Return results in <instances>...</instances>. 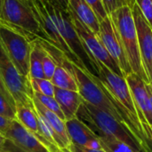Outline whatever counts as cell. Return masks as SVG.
<instances>
[{"label":"cell","mask_w":152,"mask_h":152,"mask_svg":"<svg viewBox=\"0 0 152 152\" xmlns=\"http://www.w3.org/2000/svg\"><path fill=\"white\" fill-rule=\"evenodd\" d=\"M0 19L24 32L32 41L41 39L47 42L28 0H3Z\"/></svg>","instance_id":"3"},{"label":"cell","mask_w":152,"mask_h":152,"mask_svg":"<svg viewBox=\"0 0 152 152\" xmlns=\"http://www.w3.org/2000/svg\"><path fill=\"white\" fill-rule=\"evenodd\" d=\"M0 40L19 73L28 77L33 41L20 29L0 19Z\"/></svg>","instance_id":"4"},{"label":"cell","mask_w":152,"mask_h":152,"mask_svg":"<svg viewBox=\"0 0 152 152\" xmlns=\"http://www.w3.org/2000/svg\"><path fill=\"white\" fill-rule=\"evenodd\" d=\"M33 103H34L36 111L45 119V121L49 124V126L53 130L54 134H56V136L60 142L61 150L69 149V147L71 145V142H70L68 133H67L65 121L62 120L61 118H59L55 113L52 112L51 110L46 109L45 106H43L34 97H33Z\"/></svg>","instance_id":"13"},{"label":"cell","mask_w":152,"mask_h":152,"mask_svg":"<svg viewBox=\"0 0 152 152\" xmlns=\"http://www.w3.org/2000/svg\"><path fill=\"white\" fill-rule=\"evenodd\" d=\"M45 53V48L40 44L38 39L32 43V50L29 58L28 77L30 78H45L43 70V57Z\"/></svg>","instance_id":"17"},{"label":"cell","mask_w":152,"mask_h":152,"mask_svg":"<svg viewBox=\"0 0 152 152\" xmlns=\"http://www.w3.org/2000/svg\"><path fill=\"white\" fill-rule=\"evenodd\" d=\"M135 3L152 29V0H135Z\"/></svg>","instance_id":"24"},{"label":"cell","mask_w":152,"mask_h":152,"mask_svg":"<svg viewBox=\"0 0 152 152\" xmlns=\"http://www.w3.org/2000/svg\"><path fill=\"white\" fill-rule=\"evenodd\" d=\"M2 2H3V0H0V10H1V5H2Z\"/></svg>","instance_id":"34"},{"label":"cell","mask_w":152,"mask_h":152,"mask_svg":"<svg viewBox=\"0 0 152 152\" xmlns=\"http://www.w3.org/2000/svg\"><path fill=\"white\" fill-rule=\"evenodd\" d=\"M42 63H43V70H44V74H45V77L46 79H49L51 80L54 72H55V69H56V67H57V63L56 61H54V59L45 51V54H44V57H43V61H42Z\"/></svg>","instance_id":"23"},{"label":"cell","mask_w":152,"mask_h":152,"mask_svg":"<svg viewBox=\"0 0 152 152\" xmlns=\"http://www.w3.org/2000/svg\"><path fill=\"white\" fill-rule=\"evenodd\" d=\"M86 2L94 10V12H95V14H96V16L100 21L108 16V14L104 9V6L102 4V0H86Z\"/></svg>","instance_id":"25"},{"label":"cell","mask_w":152,"mask_h":152,"mask_svg":"<svg viewBox=\"0 0 152 152\" xmlns=\"http://www.w3.org/2000/svg\"><path fill=\"white\" fill-rule=\"evenodd\" d=\"M125 78L129 86L134 102L136 107L139 120L146 136L150 126H152L151 104L147 90V83L138 75L133 72L126 76Z\"/></svg>","instance_id":"9"},{"label":"cell","mask_w":152,"mask_h":152,"mask_svg":"<svg viewBox=\"0 0 152 152\" xmlns=\"http://www.w3.org/2000/svg\"><path fill=\"white\" fill-rule=\"evenodd\" d=\"M69 150L72 152H106L102 149V150H94V149H90V148H86V147L76 145V144H71L69 147Z\"/></svg>","instance_id":"27"},{"label":"cell","mask_w":152,"mask_h":152,"mask_svg":"<svg viewBox=\"0 0 152 152\" xmlns=\"http://www.w3.org/2000/svg\"><path fill=\"white\" fill-rule=\"evenodd\" d=\"M0 92H1V93H3V94H4L6 96H8V97H10V98L13 99V98H12V96L11 95V94L9 93L8 89L6 88V86H5L4 83V81H3V79H2L1 75H0ZM13 100H14V99H13Z\"/></svg>","instance_id":"28"},{"label":"cell","mask_w":152,"mask_h":152,"mask_svg":"<svg viewBox=\"0 0 152 152\" xmlns=\"http://www.w3.org/2000/svg\"><path fill=\"white\" fill-rule=\"evenodd\" d=\"M0 116L10 120H16V102L13 99L0 92Z\"/></svg>","instance_id":"21"},{"label":"cell","mask_w":152,"mask_h":152,"mask_svg":"<svg viewBox=\"0 0 152 152\" xmlns=\"http://www.w3.org/2000/svg\"><path fill=\"white\" fill-rule=\"evenodd\" d=\"M55 4H57L60 7H61L63 10H68L69 0H53Z\"/></svg>","instance_id":"29"},{"label":"cell","mask_w":152,"mask_h":152,"mask_svg":"<svg viewBox=\"0 0 152 152\" xmlns=\"http://www.w3.org/2000/svg\"><path fill=\"white\" fill-rule=\"evenodd\" d=\"M16 120L34 134H38V117L34 107L16 103Z\"/></svg>","instance_id":"16"},{"label":"cell","mask_w":152,"mask_h":152,"mask_svg":"<svg viewBox=\"0 0 152 152\" xmlns=\"http://www.w3.org/2000/svg\"><path fill=\"white\" fill-rule=\"evenodd\" d=\"M69 8L95 35H99L100 20L86 0H69Z\"/></svg>","instance_id":"15"},{"label":"cell","mask_w":152,"mask_h":152,"mask_svg":"<svg viewBox=\"0 0 152 152\" xmlns=\"http://www.w3.org/2000/svg\"><path fill=\"white\" fill-rule=\"evenodd\" d=\"M62 152H72V151H70L69 149H62Z\"/></svg>","instance_id":"33"},{"label":"cell","mask_w":152,"mask_h":152,"mask_svg":"<svg viewBox=\"0 0 152 152\" xmlns=\"http://www.w3.org/2000/svg\"><path fill=\"white\" fill-rule=\"evenodd\" d=\"M65 126L71 144L94 150H102L97 134L77 116L66 120Z\"/></svg>","instance_id":"12"},{"label":"cell","mask_w":152,"mask_h":152,"mask_svg":"<svg viewBox=\"0 0 152 152\" xmlns=\"http://www.w3.org/2000/svg\"><path fill=\"white\" fill-rule=\"evenodd\" d=\"M147 86V90L149 93V96H150V100H151V110H152V85L151 84H146Z\"/></svg>","instance_id":"31"},{"label":"cell","mask_w":152,"mask_h":152,"mask_svg":"<svg viewBox=\"0 0 152 152\" xmlns=\"http://www.w3.org/2000/svg\"><path fill=\"white\" fill-rule=\"evenodd\" d=\"M23 152H51L36 134L24 127L18 120H12L4 134Z\"/></svg>","instance_id":"11"},{"label":"cell","mask_w":152,"mask_h":152,"mask_svg":"<svg viewBox=\"0 0 152 152\" xmlns=\"http://www.w3.org/2000/svg\"><path fill=\"white\" fill-rule=\"evenodd\" d=\"M134 19L142 64L149 84L152 85V29L134 2L130 6Z\"/></svg>","instance_id":"10"},{"label":"cell","mask_w":152,"mask_h":152,"mask_svg":"<svg viewBox=\"0 0 152 152\" xmlns=\"http://www.w3.org/2000/svg\"><path fill=\"white\" fill-rule=\"evenodd\" d=\"M98 36L106 50L119 67L123 76L126 77L132 73V69L128 63L122 44L110 15L100 21V33Z\"/></svg>","instance_id":"8"},{"label":"cell","mask_w":152,"mask_h":152,"mask_svg":"<svg viewBox=\"0 0 152 152\" xmlns=\"http://www.w3.org/2000/svg\"><path fill=\"white\" fill-rule=\"evenodd\" d=\"M0 75L16 103L34 107L33 91L28 77L21 76L10 59L0 40Z\"/></svg>","instance_id":"5"},{"label":"cell","mask_w":152,"mask_h":152,"mask_svg":"<svg viewBox=\"0 0 152 152\" xmlns=\"http://www.w3.org/2000/svg\"><path fill=\"white\" fill-rule=\"evenodd\" d=\"M29 84L33 92L54 97L55 86L51 80L46 78H30L28 77Z\"/></svg>","instance_id":"20"},{"label":"cell","mask_w":152,"mask_h":152,"mask_svg":"<svg viewBox=\"0 0 152 152\" xmlns=\"http://www.w3.org/2000/svg\"><path fill=\"white\" fill-rule=\"evenodd\" d=\"M147 141H148V144L149 147L151 149V151L152 152V126H151L148 131V134H147Z\"/></svg>","instance_id":"30"},{"label":"cell","mask_w":152,"mask_h":152,"mask_svg":"<svg viewBox=\"0 0 152 152\" xmlns=\"http://www.w3.org/2000/svg\"><path fill=\"white\" fill-rule=\"evenodd\" d=\"M77 117L88 126L97 135L115 138L141 151L131 134L107 111L100 110L83 101L77 113Z\"/></svg>","instance_id":"2"},{"label":"cell","mask_w":152,"mask_h":152,"mask_svg":"<svg viewBox=\"0 0 152 152\" xmlns=\"http://www.w3.org/2000/svg\"><path fill=\"white\" fill-rule=\"evenodd\" d=\"M33 97L36 98L43 106H45L46 109H48L49 110H51L52 112L55 113L59 118H61L62 120L65 121V118L64 115L60 108V105L58 104L56 99L54 97H51V96H46L36 92H33Z\"/></svg>","instance_id":"22"},{"label":"cell","mask_w":152,"mask_h":152,"mask_svg":"<svg viewBox=\"0 0 152 152\" xmlns=\"http://www.w3.org/2000/svg\"><path fill=\"white\" fill-rule=\"evenodd\" d=\"M54 98L64 115L65 121L77 116V113L83 102L80 94L76 91L65 90L55 87Z\"/></svg>","instance_id":"14"},{"label":"cell","mask_w":152,"mask_h":152,"mask_svg":"<svg viewBox=\"0 0 152 152\" xmlns=\"http://www.w3.org/2000/svg\"><path fill=\"white\" fill-rule=\"evenodd\" d=\"M96 67L98 72L97 77L102 81V86L110 97L123 106L134 118L139 120L136 107L126 78L112 72L102 62L97 61Z\"/></svg>","instance_id":"7"},{"label":"cell","mask_w":152,"mask_h":152,"mask_svg":"<svg viewBox=\"0 0 152 152\" xmlns=\"http://www.w3.org/2000/svg\"><path fill=\"white\" fill-rule=\"evenodd\" d=\"M110 17L115 26L132 72L149 84L141 57L136 26L130 6L126 5L118 9L110 14Z\"/></svg>","instance_id":"1"},{"label":"cell","mask_w":152,"mask_h":152,"mask_svg":"<svg viewBox=\"0 0 152 152\" xmlns=\"http://www.w3.org/2000/svg\"><path fill=\"white\" fill-rule=\"evenodd\" d=\"M55 87L78 92L77 81L73 74L65 67L57 64L55 72L51 79Z\"/></svg>","instance_id":"18"},{"label":"cell","mask_w":152,"mask_h":152,"mask_svg":"<svg viewBox=\"0 0 152 152\" xmlns=\"http://www.w3.org/2000/svg\"><path fill=\"white\" fill-rule=\"evenodd\" d=\"M98 136L102 149L106 152H142L115 138Z\"/></svg>","instance_id":"19"},{"label":"cell","mask_w":152,"mask_h":152,"mask_svg":"<svg viewBox=\"0 0 152 152\" xmlns=\"http://www.w3.org/2000/svg\"><path fill=\"white\" fill-rule=\"evenodd\" d=\"M102 1L108 15L111 14L113 12L117 11L118 9L127 5L126 0H102Z\"/></svg>","instance_id":"26"},{"label":"cell","mask_w":152,"mask_h":152,"mask_svg":"<svg viewBox=\"0 0 152 152\" xmlns=\"http://www.w3.org/2000/svg\"><path fill=\"white\" fill-rule=\"evenodd\" d=\"M126 2H127V5L128 6H131L135 2V0H126Z\"/></svg>","instance_id":"32"},{"label":"cell","mask_w":152,"mask_h":152,"mask_svg":"<svg viewBox=\"0 0 152 152\" xmlns=\"http://www.w3.org/2000/svg\"><path fill=\"white\" fill-rule=\"evenodd\" d=\"M68 11L70 14L73 25L83 44V46L90 59L94 63V65L96 66L97 61L102 62L106 67H108L112 72L121 77H124L119 67L110 56L109 52L106 50L99 36L95 35L89 28H87L69 8H68Z\"/></svg>","instance_id":"6"}]
</instances>
